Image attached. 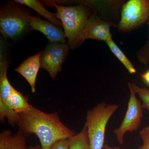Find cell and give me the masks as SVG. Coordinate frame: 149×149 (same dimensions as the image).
Returning a JSON list of instances; mask_svg holds the SVG:
<instances>
[{
	"mask_svg": "<svg viewBox=\"0 0 149 149\" xmlns=\"http://www.w3.org/2000/svg\"><path fill=\"white\" fill-rule=\"evenodd\" d=\"M19 114V131L26 135L35 134L42 149H49L57 141L69 139L74 135L73 130L62 122L57 113H47L31 105L27 111Z\"/></svg>",
	"mask_w": 149,
	"mask_h": 149,
	"instance_id": "obj_1",
	"label": "cell"
},
{
	"mask_svg": "<svg viewBox=\"0 0 149 149\" xmlns=\"http://www.w3.org/2000/svg\"><path fill=\"white\" fill-rule=\"evenodd\" d=\"M56 10V15L60 19L64 29L67 44L70 48L74 49L82 43L83 32L91 13L90 8L83 4L77 5L60 6L55 2H49Z\"/></svg>",
	"mask_w": 149,
	"mask_h": 149,
	"instance_id": "obj_2",
	"label": "cell"
},
{
	"mask_svg": "<svg viewBox=\"0 0 149 149\" xmlns=\"http://www.w3.org/2000/svg\"><path fill=\"white\" fill-rule=\"evenodd\" d=\"M118 109L116 104L102 102L87 111L84 126L87 128L91 149H102L107 124Z\"/></svg>",
	"mask_w": 149,
	"mask_h": 149,
	"instance_id": "obj_3",
	"label": "cell"
},
{
	"mask_svg": "<svg viewBox=\"0 0 149 149\" xmlns=\"http://www.w3.org/2000/svg\"><path fill=\"white\" fill-rule=\"evenodd\" d=\"M29 14L15 6H8L1 9L0 30L6 38L15 40L28 30Z\"/></svg>",
	"mask_w": 149,
	"mask_h": 149,
	"instance_id": "obj_4",
	"label": "cell"
},
{
	"mask_svg": "<svg viewBox=\"0 0 149 149\" xmlns=\"http://www.w3.org/2000/svg\"><path fill=\"white\" fill-rule=\"evenodd\" d=\"M117 27L119 31L128 32L138 28L149 19V0H129L121 7Z\"/></svg>",
	"mask_w": 149,
	"mask_h": 149,
	"instance_id": "obj_5",
	"label": "cell"
},
{
	"mask_svg": "<svg viewBox=\"0 0 149 149\" xmlns=\"http://www.w3.org/2000/svg\"><path fill=\"white\" fill-rule=\"evenodd\" d=\"M130 91V97L128 108L124 118L118 128L113 130L118 143L122 144L124 143V138L127 132L136 131L140 127L143 115L142 103L137 99L136 94L133 90L131 83H128Z\"/></svg>",
	"mask_w": 149,
	"mask_h": 149,
	"instance_id": "obj_6",
	"label": "cell"
},
{
	"mask_svg": "<svg viewBox=\"0 0 149 149\" xmlns=\"http://www.w3.org/2000/svg\"><path fill=\"white\" fill-rule=\"evenodd\" d=\"M68 44L49 42L40 56L41 68L46 70L52 78L55 79L68 54Z\"/></svg>",
	"mask_w": 149,
	"mask_h": 149,
	"instance_id": "obj_7",
	"label": "cell"
},
{
	"mask_svg": "<svg viewBox=\"0 0 149 149\" xmlns=\"http://www.w3.org/2000/svg\"><path fill=\"white\" fill-rule=\"evenodd\" d=\"M112 27H117V24L104 20L93 13L88 19L83 32L82 43L87 39H93L106 42L112 38L111 33Z\"/></svg>",
	"mask_w": 149,
	"mask_h": 149,
	"instance_id": "obj_8",
	"label": "cell"
},
{
	"mask_svg": "<svg viewBox=\"0 0 149 149\" xmlns=\"http://www.w3.org/2000/svg\"><path fill=\"white\" fill-rule=\"evenodd\" d=\"M30 30H37L44 34L49 42L65 44L66 38L64 31L49 21L29 15L28 16Z\"/></svg>",
	"mask_w": 149,
	"mask_h": 149,
	"instance_id": "obj_9",
	"label": "cell"
},
{
	"mask_svg": "<svg viewBox=\"0 0 149 149\" xmlns=\"http://www.w3.org/2000/svg\"><path fill=\"white\" fill-rule=\"evenodd\" d=\"M41 52L30 56L25 59L20 65L15 69L27 80L31 87L32 93L36 92V79L40 66Z\"/></svg>",
	"mask_w": 149,
	"mask_h": 149,
	"instance_id": "obj_10",
	"label": "cell"
},
{
	"mask_svg": "<svg viewBox=\"0 0 149 149\" xmlns=\"http://www.w3.org/2000/svg\"><path fill=\"white\" fill-rule=\"evenodd\" d=\"M79 3L88 6L94 10V13L107 21V14L108 13L110 16L111 13H117L124 3L122 1H81Z\"/></svg>",
	"mask_w": 149,
	"mask_h": 149,
	"instance_id": "obj_11",
	"label": "cell"
},
{
	"mask_svg": "<svg viewBox=\"0 0 149 149\" xmlns=\"http://www.w3.org/2000/svg\"><path fill=\"white\" fill-rule=\"evenodd\" d=\"M3 43L1 44L0 55V101L7 104L9 97L14 89L8 78L7 72L8 62L5 54Z\"/></svg>",
	"mask_w": 149,
	"mask_h": 149,
	"instance_id": "obj_12",
	"label": "cell"
},
{
	"mask_svg": "<svg viewBox=\"0 0 149 149\" xmlns=\"http://www.w3.org/2000/svg\"><path fill=\"white\" fill-rule=\"evenodd\" d=\"M0 149H29L23 133L19 131L12 135L9 130H6L0 135Z\"/></svg>",
	"mask_w": 149,
	"mask_h": 149,
	"instance_id": "obj_13",
	"label": "cell"
},
{
	"mask_svg": "<svg viewBox=\"0 0 149 149\" xmlns=\"http://www.w3.org/2000/svg\"><path fill=\"white\" fill-rule=\"evenodd\" d=\"M15 2L32 8L41 16L47 19L51 23L60 28L62 27L61 22L58 20L56 15L50 12L39 1L36 0H15Z\"/></svg>",
	"mask_w": 149,
	"mask_h": 149,
	"instance_id": "obj_14",
	"label": "cell"
},
{
	"mask_svg": "<svg viewBox=\"0 0 149 149\" xmlns=\"http://www.w3.org/2000/svg\"><path fill=\"white\" fill-rule=\"evenodd\" d=\"M7 104L11 109L18 114L27 111L31 105L28 102L27 96L24 95L15 88L9 97Z\"/></svg>",
	"mask_w": 149,
	"mask_h": 149,
	"instance_id": "obj_15",
	"label": "cell"
},
{
	"mask_svg": "<svg viewBox=\"0 0 149 149\" xmlns=\"http://www.w3.org/2000/svg\"><path fill=\"white\" fill-rule=\"evenodd\" d=\"M68 149H91L88 131L85 126L80 133L70 138Z\"/></svg>",
	"mask_w": 149,
	"mask_h": 149,
	"instance_id": "obj_16",
	"label": "cell"
},
{
	"mask_svg": "<svg viewBox=\"0 0 149 149\" xmlns=\"http://www.w3.org/2000/svg\"><path fill=\"white\" fill-rule=\"evenodd\" d=\"M106 43L112 52L124 65L128 72L131 74L136 73V70L133 63L116 44L112 38L110 39Z\"/></svg>",
	"mask_w": 149,
	"mask_h": 149,
	"instance_id": "obj_17",
	"label": "cell"
},
{
	"mask_svg": "<svg viewBox=\"0 0 149 149\" xmlns=\"http://www.w3.org/2000/svg\"><path fill=\"white\" fill-rule=\"evenodd\" d=\"M6 118L11 125H17L19 119V114L14 111L7 104L0 102V119L3 122Z\"/></svg>",
	"mask_w": 149,
	"mask_h": 149,
	"instance_id": "obj_18",
	"label": "cell"
},
{
	"mask_svg": "<svg viewBox=\"0 0 149 149\" xmlns=\"http://www.w3.org/2000/svg\"><path fill=\"white\" fill-rule=\"evenodd\" d=\"M131 84L136 95H139L142 101L143 109L149 111V89L147 88H141L135 83H131Z\"/></svg>",
	"mask_w": 149,
	"mask_h": 149,
	"instance_id": "obj_19",
	"label": "cell"
},
{
	"mask_svg": "<svg viewBox=\"0 0 149 149\" xmlns=\"http://www.w3.org/2000/svg\"><path fill=\"white\" fill-rule=\"evenodd\" d=\"M149 35L146 44L136 54L137 58L141 63L147 65L149 62V19L148 20Z\"/></svg>",
	"mask_w": 149,
	"mask_h": 149,
	"instance_id": "obj_20",
	"label": "cell"
},
{
	"mask_svg": "<svg viewBox=\"0 0 149 149\" xmlns=\"http://www.w3.org/2000/svg\"><path fill=\"white\" fill-rule=\"evenodd\" d=\"M139 134L143 141V144L139 149H149V126L142 128L140 130Z\"/></svg>",
	"mask_w": 149,
	"mask_h": 149,
	"instance_id": "obj_21",
	"label": "cell"
},
{
	"mask_svg": "<svg viewBox=\"0 0 149 149\" xmlns=\"http://www.w3.org/2000/svg\"><path fill=\"white\" fill-rule=\"evenodd\" d=\"M69 139L60 140L53 144L49 149H68Z\"/></svg>",
	"mask_w": 149,
	"mask_h": 149,
	"instance_id": "obj_22",
	"label": "cell"
},
{
	"mask_svg": "<svg viewBox=\"0 0 149 149\" xmlns=\"http://www.w3.org/2000/svg\"><path fill=\"white\" fill-rule=\"evenodd\" d=\"M141 77L146 83L149 85V70L141 74Z\"/></svg>",
	"mask_w": 149,
	"mask_h": 149,
	"instance_id": "obj_23",
	"label": "cell"
},
{
	"mask_svg": "<svg viewBox=\"0 0 149 149\" xmlns=\"http://www.w3.org/2000/svg\"><path fill=\"white\" fill-rule=\"evenodd\" d=\"M102 149H123L120 148H118V147H112L110 146H108V145H104V146L103 148Z\"/></svg>",
	"mask_w": 149,
	"mask_h": 149,
	"instance_id": "obj_24",
	"label": "cell"
},
{
	"mask_svg": "<svg viewBox=\"0 0 149 149\" xmlns=\"http://www.w3.org/2000/svg\"><path fill=\"white\" fill-rule=\"evenodd\" d=\"M29 149H42L41 146H35L30 147Z\"/></svg>",
	"mask_w": 149,
	"mask_h": 149,
	"instance_id": "obj_25",
	"label": "cell"
}]
</instances>
